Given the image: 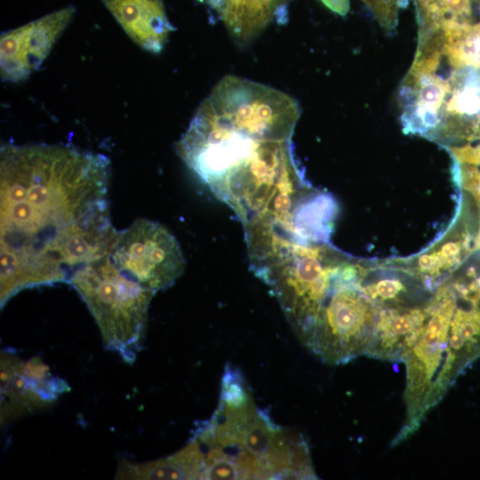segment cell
<instances>
[{"instance_id": "7", "label": "cell", "mask_w": 480, "mask_h": 480, "mask_svg": "<svg viewBox=\"0 0 480 480\" xmlns=\"http://www.w3.org/2000/svg\"><path fill=\"white\" fill-rule=\"evenodd\" d=\"M1 420L8 421L52 404L69 389L40 358L1 355Z\"/></svg>"}, {"instance_id": "9", "label": "cell", "mask_w": 480, "mask_h": 480, "mask_svg": "<svg viewBox=\"0 0 480 480\" xmlns=\"http://www.w3.org/2000/svg\"><path fill=\"white\" fill-rule=\"evenodd\" d=\"M448 81L436 133L471 140L480 133V69L451 67Z\"/></svg>"}, {"instance_id": "5", "label": "cell", "mask_w": 480, "mask_h": 480, "mask_svg": "<svg viewBox=\"0 0 480 480\" xmlns=\"http://www.w3.org/2000/svg\"><path fill=\"white\" fill-rule=\"evenodd\" d=\"M85 302L106 348L134 363L145 337L156 292L121 272L108 255L78 268L68 282Z\"/></svg>"}, {"instance_id": "17", "label": "cell", "mask_w": 480, "mask_h": 480, "mask_svg": "<svg viewBox=\"0 0 480 480\" xmlns=\"http://www.w3.org/2000/svg\"><path fill=\"white\" fill-rule=\"evenodd\" d=\"M478 1V4H479V6H480V0H477Z\"/></svg>"}, {"instance_id": "2", "label": "cell", "mask_w": 480, "mask_h": 480, "mask_svg": "<svg viewBox=\"0 0 480 480\" xmlns=\"http://www.w3.org/2000/svg\"><path fill=\"white\" fill-rule=\"evenodd\" d=\"M300 115L288 94L226 76L196 109L176 152L236 214L257 210L300 172L292 141Z\"/></svg>"}, {"instance_id": "4", "label": "cell", "mask_w": 480, "mask_h": 480, "mask_svg": "<svg viewBox=\"0 0 480 480\" xmlns=\"http://www.w3.org/2000/svg\"><path fill=\"white\" fill-rule=\"evenodd\" d=\"M358 283L351 266L328 262L285 314L303 345L326 363L369 354L378 321Z\"/></svg>"}, {"instance_id": "12", "label": "cell", "mask_w": 480, "mask_h": 480, "mask_svg": "<svg viewBox=\"0 0 480 480\" xmlns=\"http://www.w3.org/2000/svg\"><path fill=\"white\" fill-rule=\"evenodd\" d=\"M117 479H201L202 457L196 443L190 439L180 450L164 458L144 463L122 461Z\"/></svg>"}, {"instance_id": "8", "label": "cell", "mask_w": 480, "mask_h": 480, "mask_svg": "<svg viewBox=\"0 0 480 480\" xmlns=\"http://www.w3.org/2000/svg\"><path fill=\"white\" fill-rule=\"evenodd\" d=\"M75 13L70 5L2 35L0 75L19 83L36 71L51 52Z\"/></svg>"}, {"instance_id": "13", "label": "cell", "mask_w": 480, "mask_h": 480, "mask_svg": "<svg viewBox=\"0 0 480 480\" xmlns=\"http://www.w3.org/2000/svg\"><path fill=\"white\" fill-rule=\"evenodd\" d=\"M441 25L444 30L443 53L451 67L480 69V20Z\"/></svg>"}, {"instance_id": "16", "label": "cell", "mask_w": 480, "mask_h": 480, "mask_svg": "<svg viewBox=\"0 0 480 480\" xmlns=\"http://www.w3.org/2000/svg\"><path fill=\"white\" fill-rule=\"evenodd\" d=\"M419 264L421 268H429L434 264V257L431 255H423L420 258Z\"/></svg>"}, {"instance_id": "10", "label": "cell", "mask_w": 480, "mask_h": 480, "mask_svg": "<svg viewBox=\"0 0 480 480\" xmlns=\"http://www.w3.org/2000/svg\"><path fill=\"white\" fill-rule=\"evenodd\" d=\"M104 5L140 48L159 53L174 30L163 0H102Z\"/></svg>"}, {"instance_id": "3", "label": "cell", "mask_w": 480, "mask_h": 480, "mask_svg": "<svg viewBox=\"0 0 480 480\" xmlns=\"http://www.w3.org/2000/svg\"><path fill=\"white\" fill-rule=\"evenodd\" d=\"M202 479L316 478L303 437L260 409L240 371L228 364L218 406L191 437Z\"/></svg>"}, {"instance_id": "1", "label": "cell", "mask_w": 480, "mask_h": 480, "mask_svg": "<svg viewBox=\"0 0 480 480\" xmlns=\"http://www.w3.org/2000/svg\"><path fill=\"white\" fill-rule=\"evenodd\" d=\"M110 161L63 144L0 152V304L24 289L68 282L108 255Z\"/></svg>"}, {"instance_id": "6", "label": "cell", "mask_w": 480, "mask_h": 480, "mask_svg": "<svg viewBox=\"0 0 480 480\" xmlns=\"http://www.w3.org/2000/svg\"><path fill=\"white\" fill-rule=\"evenodd\" d=\"M108 257L121 272L154 292L172 285L186 265L174 236L147 219L117 231Z\"/></svg>"}, {"instance_id": "14", "label": "cell", "mask_w": 480, "mask_h": 480, "mask_svg": "<svg viewBox=\"0 0 480 480\" xmlns=\"http://www.w3.org/2000/svg\"><path fill=\"white\" fill-rule=\"evenodd\" d=\"M373 12L380 23L388 31L395 29L398 7H404L406 0H363Z\"/></svg>"}, {"instance_id": "15", "label": "cell", "mask_w": 480, "mask_h": 480, "mask_svg": "<svg viewBox=\"0 0 480 480\" xmlns=\"http://www.w3.org/2000/svg\"><path fill=\"white\" fill-rule=\"evenodd\" d=\"M330 8L340 13H345L348 11V0H322Z\"/></svg>"}, {"instance_id": "11", "label": "cell", "mask_w": 480, "mask_h": 480, "mask_svg": "<svg viewBox=\"0 0 480 480\" xmlns=\"http://www.w3.org/2000/svg\"><path fill=\"white\" fill-rule=\"evenodd\" d=\"M287 0H220L216 12L233 39L246 44L274 18L283 22Z\"/></svg>"}]
</instances>
